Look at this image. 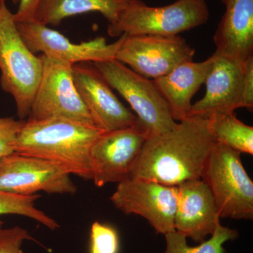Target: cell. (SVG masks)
Wrapping results in <instances>:
<instances>
[{"instance_id":"1","label":"cell","mask_w":253,"mask_h":253,"mask_svg":"<svg viewBox=\"0 0 253 253\" xmlns=\"http://www.w3.org/2000/svg\"><path fill=\"white\" fill-rule=\"evenodd\" d=\"M215 143L209 118H186L172 130L148 137L129 178L172 186L201 179Z\"/></svg>"},{"instance_id":"25","label":"cell","mask_w":253,"mask_h":253,"mask_svg":"<svg viewBox=\"0 0 253 253\" xmlns=\"http://www.w3.org/2000/svg\"><path fill=\"white\" fill-rule=\"evenodd\" d=\"M242 107L252 112L253 109V55L244 63Z\"/></svg>"},{"instance_id":"19","label":"cell","mask_w":253,"mask_h":253,"mask_svg":"<svg viewBox=\"0 0 253 253\" xmlns=\"http://www.w3.org/2000/svg\"><path fill=\"white\" fill-rule=\"evenodd\" d=\"M210 126L216 142L240 154H253V127L241 122L234 112L209 117Z\"/></svg>"},{"instance_id":"14","label":"cell","mask_w":253,"mask_h":253,"mask_svg":"<svg viewBox=\"0 0 253 253\" xmlns=\"http://www.w3.org/2000/svg\"><path fill=\"white\" fill-rule=\"evenodd\" d=\"M177 187L174 230L201 244L220 222L214 198L201 179L185 181Z\"/></svg>"},{"instance_id":"22","label":"cell","mask_w":253,"mask_h":253,"mask_svg":"<svg viewBox=\"0 0 253 253\" xmlns=\"http://www.w3.org/2000/svg\"><path fill=\"white\" fill-rule=\"evenodd\" d=\"M121 242L113 226L94 221L91 226L89 253H119Z\"/></svg>"},{"instance_id":"6","label":"cell","mask_w":253,"mask_h":253,"mask_svg":"<svg viewBox=\"0 0 253 253\" xmlns=\"http://www.w3.org/2000/svg\"><path fill=\"white\" fill-rule=\"evenodd\" d=\"M113 89L129 104L150 135L163 134L177 126L166 100L153 80L145 78L116 59L92 63Z\"/></svg>"},{"instance_id":"11","label":"cell","mask_w":253,"mask_h":253,"mask_svg":"<svg viewBox=\"0 0 253 253\" xmlns=\"http://www.w3.org/2000/svg\"><path fill=\"white\" fill-rule=\"evenodd\" d=\"M70 176L39 158L15 152L0 158V191L9 194H75L77 186Z\"/></svg>"},{"instance_id":"2","label":"cell","mask_w":253,"mask_h":253,"mask_svg":"<svg viewBox=\"0 0 253 253\" xmlns=\"http://www.w3.org/2000/svg\"><path fill=\"white\" fill-rule=\"evenodd\" d=\"M103 131L69 120L28 119L18 133L14 152L39 158L70 175L91 180L89 154Z\"/></svg>"},{"instance_id":"15","label":"cell","mask_w":253,"mask_h":253,"mask_svg":"<svg viewBox=\"0 0 253 253\" xmlns=\"http://www.w3.org/2000/svg\"><path fill=\"white\" fill-rule=\"evenodd\" d=\"M212 67L204 84V97L191 106L189 117L209 118L214 115L234 112L242 107L244 63L214 53Z\"/></svg>"},{"instance_id":"18","label":"cell","mask_w":253,"mask_h":253,"mask_svg":"<svg viewBox=\"0 0 253 253\" xmlns=\"http://www.w3.org/2000/svg\"><path fill=\"white\" fill-rule=\"evenodd\" d=\"M131 0H42L36 21L57 26L65 18L89 12H99L113 24Z\"/></svg>"},{"instance_id":"24","label":"cell","mask_w":253,"mask_h":253,"mask_svg":"<svg viewBox=\"0 0 253 253\" xmlns=\"http://www.w3.org/2000/svg\"><path fill=\"white\" fill-rule=\"evenodd\" d=\"M24 120L0 118V158L14 153L15 142Z\"/></svg>"},{"instance_id":"26","label":"cell","mask_w":253,"mask_h":253,"mask_svg":"<svg viewBox=\"0 0 253 253\" xmlns=\"http://www.w3.org/2000/svg\"><path fill=\"white\" fill-rule=\"evenodd\" d=\"M41 1L42 0H20L17 11L14 14L16 23L34 21Z\"/></svg>"},{"instance_id":"4","label":"cell","mask_w":253,"mask_h":253,"mask_svg":"<svg viewBox=\"0 0 253 253\" xmlns=\"http://www.w3.org/2000/svg\"><path fill=\"white\" fill-rule=\"evenodd\" d=\"M209 16L206 0H177L159 7L148 6L141 0H131L117 21L109 24L107 31L111 37L176 36L202 26Z\"/></svg>"},{"instance_id":"17","label":"cell","mask_w":253,"mask_h":253,"mask_svg":"<svg viewBox=\"0 0 253 253\" xmlns=\"http://www.w3.org/2000/svg\"><path fill=\"white\" fill-rule=\"evenodd\" d=\"M214 59L213 54L202 62L186 61L166 76L153 80L176 122L189 117L191 101L206 82Z\"/></svg>"},{"instance_id":"20","label":"cell","mask_w":253,"mask_h":253,"mask_svg":"<svg viewBox=\"0 0 253 253\" xmlns=\"http://www.w3.org/2000/svg\"><path fill=\"white\" fill-rule=\"evenodd\" d=\"M166 248L163 253H225L224 245L239 237V231L221 225L219 222L209 239L198 246H190L187 238L174 230L165 234Z\"/></svg>"},{"instance_id":"3","label":"cell","mask_w":253,"mask_h":253,"mask_svg":"<svg viewBox=\"0 0 253 253\" xmlns=\"http://www.w3.org/2000/svg\"><path fill=\"white\" fill-rule=\"evenodd\" d=\"M42 69L41 58L23 41L14 14L6 3L0 4V86L14 98L20 120L29 116Z\"/></svg>"},{"instance_id":"23","label":"cell","mask_w":253,"mask_h":253,"mask_svg":"<svg viewBox=\"0 0 253 253\" xmlns=\"http://www.w3.org/2000/svg\"><path fill=\"white\" fill-rule=\"evenodd\" d=\"M26 241H36L30 233L21 226L0 228V253H26L22 246Z\"/></svg>"},{"instance_id":"13","label":"cell","mask_w":253,"mask_h":253,"mask_svg":"<svg viewBox=\"0 0 253 253\" xmlns=\"http://www.w3.org/2000/svg\"><path fill=\"white\" fill-rule=\"evenodd\" d=\"M75 86L92 117L95 126L104 131L135 126L140 121L113 92L112 88L91 62L73 66Z\"/></svg>"},{"instance_id":"7","label":"cell","mask_w":253,"mask_h":253,"mask_svg":"<svg viewBox=\"0 0 253 253\" xmlns=\"http://www.w3.org/2000/svg\"><path fill=\"white\" fill-rule=\"evenodd\" d=\"M40 57L42 75L28 119L59 118L96 126L75 86L73 65L43 54Z\"/></svg>"},{"instance_id":"5","label":"cell","mask_w":253,"mask_h":253,"mask_svg":"<svg viewBox=\"0 0 253 253\" xmlns=\"http://www.w3.org/2000/svg\"><path fill=\"white\" fill-rule=\"evenodd\" d=\"M237 151L216 142L201 179L211 191L220 218L253 219V182Z\"/></svg>"},{"instance_id":"21","label":"cell","mask_w":253,"mask_h":253,"mask_svg":"<svg viewBox=\"0 0 253 253\" xmlns=\"http://www.w3.org/2000/svg\"><path fill=\"white\" fill-rule=\"evenodd\" d=\"M40 198V194L19 196L0 191V216H23L38 221L50 230H56L60 227L59 223L36 207V201Z\"/></svg>"},{"instance_id":"9","label":"cell","mask_w":253,"mask_h":253,"mask_svg":"<svg viewBox=\"0 0 253 253\" xmlns=\"http://www.w3.org/2000/svg\"><path fill=\"white\" fill-rule=\"evenodd\" d=\"M195 49L179 36H127L118 48L114 59L134 72L153 80L170 73L179 65L192 61Z\"/></svg>"},{"instance_id":"16","label":"cell","mask_w":253,"mask_h":253,"mask_svg":"<svg viewBox=\"0 0 253 253\" xmlns=\"http://www.w3.org/2000/svg\"><path fill=\"white\" fill-rule=\"evenodd\" d=\"M225 6L214 35L216 54L244 63L253 55V0H221Z\"/></svg>"},{"instance_id":"27","label":"cell","mask_w":253,"mask_h":253,"mask_svg":"<svg viewBox=\"0 0 253 253\" xmlns=\"http://www.w3.org/2000/svg\"><path fill=\"white\" fill-rule=\"evenodd\" d=\"M6 0H0V4L6 3ZM10 1H12L13 4H17L19 3L20 0H10Z\"/></svg>"},{"instance_id":"12","label":"cell","mask_w":253,"mask_h":253,"mask_svg":"<svg viewBox=\"0 0 253 253\" xmlns=\"http://www.w3.org/2000/svg\"><path fill=\"white\" fill-rule=\"evenodd\" d=\"M16 24L23 41L32 52H41L47 57L73 65L114 59L116 51L126 37V34H123L119 39L111 44H108L102 37L75 44L59 31L41 24L36 20Z\"/></svg>"},{"instance_id":"8","label":"cell","mask_w":253,"mask_h":253,"mask_svg":"<svg viewBox=\"0 0 253 253\" xmlns=\"http://www.w3.org/2000/svg\"><path fill=\"white\" fill-rule=\"evenodd\" d=\"M150 136L139 121L135 126L103 131L91 146L89 162L91 180L102 187L129 178L131 168Z\"/></svg>"},{"instance_id":"10","label":"cell","mask_w":253,"mask_h":253,"mask_svg":"<svg viewBox=\"0 0 253 253\" xmlns=\"http://www.w3.org/2000/svg\"><path fill=\"white\" fill-rule=\"evenodd\" d=\"M178 187L156 181L127 178L118 183L111 203L126 214L144 217L157 234L174 231Z\"/></svg>"}]
</instances>
